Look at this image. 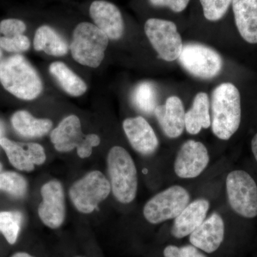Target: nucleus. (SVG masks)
Segmentation results:
<instances>
[{
	"instance_id": "obj_4",
	"label": "nucleus",
	"mask_w": 257,
	"mask_h": 257,
	"mask_svg": "<svg viewBox=\"0 0 257 257\" xmlns=\"http://www.w3.org/2000/svg\"><path fill=\"white\" fill-rule=\"evenodd\" d=\"M109 40L94 24L79 23L74 28L69 47L72 58L83 66L96 68L104 60Z\"/></svg>"
},
{
	"instance_id": "obj_19",
	"label": "nucleus",
	"mask_w": 257,
	"mask_h": 257,
	"mask_svg": "<svg viewBox=\"0 0 257 257\" xmlns=\"http://www.w3.org/2000/svg\"><path fill=\"white\" fill-rule=\"evenodd\" d=\"M235 23L240 35L250 44H257V0H233Z\"/></svg>"
},
{
	"instance_id": "obj_18",
	"label": "nucleus",
	"mask_w": 257,
	"mask_h": 257,
	"mask_svg": "<svg viewBox=\"0 0 257 257\" xmlns=\"http://www.w3.org/2000/svg\"><path fill=\"white\" fill-rule=\"evenodd\" d=\"M86 138L87 135L83 133L80 119L74 114L62 119L50 135L55 150L60 152H68L79 148Z\"/></svg>"
},
{
	"instance_id": "obj_27",
	"label": "nucleus",
	"mask_w": 257,
	"mask_h": 257,
	"mask_svg": "<svg viewBox=\"0 0 257 257\" xmlns=\"http://www.w3.org/2000/svg\"><path fill=\"white\" fill-rule=\"evenodd\" d=\"M233 0H200L204 15L209 21H218L226 14Z\"/></svg>"
},
{
	"instance_id": "obj_34",
	"label": "nucleus",
	"mask_w": 257,
	"mask_h": 257,
	"mask_svg": "<svg viewBox=\"0 0 257 257\" xmlns=\"http://www.w3.org/2000/svg\"><path fill=\"white\" fill-rule=\"evenodd\" d=\"M11 257H35L26 252H17Z\"/></svg>"
},
{
	"instance_id": "obj_33",
	"label": "nucleus",
	"mask_w": 257,
	"mask_h": 257,
	"mask_svg": "<svg viewBox=\"0 0 257 257\" xmlns=\"http://www.w3.org/2000/svg\"><path fill=\"white\" fill-rule=\"evenodd\" d=\"M251 151H252L253 157L257 162V133L251 140Z\"/></svg>"
},
{
	"instance_id": "obj_2",
	"label": "nucleus",
	"mask_w": 257,
	"mask_h": 257,
	"mask_svg": "<svg viewBox=\"0 0 257 257\" xmlns=\"http://www.w3.org/2000/svg\"><path fill=\"white\" fill-rule=\"evenodd\" d=\"M0 83L8 92L23 100H33L43 90L36 69L20 55L11 56L0 62Z\"/></svg>"
},
{
	"instance_id": "obj_10",
	"label": "nucleus",
	"mask_w": 257,
	"mask_h": 257,
	"mask_svg": "<svg viewBox=\"0 0 257 257\" xmlns=\"http://www.w3.org/2000/svg\"><path fill=\"white\" fill-rule=\"evenodd\" d=\"M209 162L207 147L201 142L190 140L179 149L174 168L176 175L180 178H196L207 168Z\"/></svg>"
},
{
	"instance_id": "obj_14",
	"label": "nucleus",
	"mask_w": 257,
	"mask_h": 257,
	"mask_svg": "<svg viewBox=\"0 0 257 257\" xmlns=\"http://www.w3.org/2000/svg\"><path fill=\"white\" fill-rule=\"evenodd\" d=\"M224 220L218 213L214 212L189 235V241L204 252L214 253L224 241Z\"/></svg>"
},
{
	"instance_id": "obj_5",
	"label": "nucleus",
	"mask_w": 257,
	"mask_h": 257,
	"mask_svg": "<svg viewBox=\"0 0 257 257\" xmlns=\"http://www.w3.org/2000/svg\"><path fill=\"white\" fill-rule=\"evenodd\" d=\"M228 202L238 215L247 219L257 216V185L249 174L243 170L230 172L226 180Z\"/></svg>"
},
{
	"instance_id": "obj_9",
	"label": "nucleus",
	"mask_w": 257,
	"mask_h": 257,
	"mask_svg": "<svg viewBox=\"0 0 257 257\" xmlns=\"http://www.w3.org/2000/svg\"><path fill=\"white\" fill-rule=\"evenodd\" d=\"M145 31L160 58L167 62L179 58L183 43L175 23L161 19H149L145 25Z\"/></svg>"
},
{
	"instance_id": "obj_24",
	"label": "nucleus",
	"mask_w": 257,
	"mask_h": 257,
	"mask_svg": "<svg viewBox=\"0 0 257 257\" xmlns=\"http://www.w3.org/2000/svg\"><path fill=\"white\" fill-rule=\"evenodd\" d=\"M134 105L145 114L155 112L157 106V90L155 84L150 82L139 84L132 94Z\"/></svg>"
},
{
	"instance_id": "obj_6",
	"label": "nucleus",
	"mask_w": 257,
	"mask_h": 257,
	"mask_svg": "<svg viewBox=\"0 0 257 257\" xmlns=\"http://www.w3.org/2000/svg\"><path fill=\"white\" fill-rule=\"evenodd\" d=\"M111 191L110 182L99 171H92L72 184L69 197L79 212H93Z\"/></svg>"
},
{
	"instance_id": "obj_37",
	"label": "nucleus",
	"mask_w": 257,
	"mask_h": 257,
	"mask_svg": "<svg viewBox=\"0 0 257 257\" xmlns=\"http://www.w3.org/2000/svg\"><path fill=\"white\" fill-rule=\"evenodd\" d=\"M2 55H3V54H2V51L0 50V60H1Z\"/></svg>"
},
{
	"instance_id": "obj_16",
	"label": "nucleus",
	"mask_w": 257,
	"mask_h": 257,
	"mask_svg": "<svg viewBox=\"0 0 257 257\" xmlns=\"http://www.w3.org/2000/svg\"><path fill=\"white\" fill-rule=\"evenodd\" d=\"M155 115L159 124L169 138H179L185 127V111L183 103L178 96H170L165 104L157 105Z\"/></svg>"
},
{
	"instance_id": "obj_12",
	"label": "nucleus",
	"mask_w": 257,
	"mask_h": 257,
	"mask_svg": "<svg viewBox=\"0 0 257 257\" xmlns=\"http://www.w3.org/2000/svg\"><path fill=\"white\" fill-rule=\"evenodd\" d=\"M0 145L10 163L19 170L31 172L35 165H41L46 160L45 150L39 144L18 143L3 138Z\"/></svg>"
},
{
	"instance_id": "obj_20",
	"label": "nucleus",
	"mask_w": 257,
	"mask_h": 257,
	"mask_svg": "<svg viewBox=\"0 0 257 257\" xmlns=\"http://www.w3.org/2000/svg\"><path fill=\"white\" fill-rule=\"evenodd\" d=\"M209 107L210 102L207 93H198L193 101L192 107L185 113L184 122L187 133L192 135H197L202 128L211 126Z\"/></svg>"
},
{
	"instance_id": "obj_1",
	"label": "nucleus",
	"mask_w": 257,
	"mask_h": 257,
	"mask_svg": "<svg viewBox=\"0 0 257 257\" xmlns=\"http://www.w3.org/2000/svg\"><path fill=\"white\" fill-rule=\"evenodd\" d=\"M211 128L216 138L229 140L241 123V97L237 88L231 83L221 84L211 95Z\"/></svg>"
},
{
	"instance_id": "obj_32",
	"label": "nucleus",
	"mask_w": 257,
	"mask_h": 257,
	"mask_svg": "<svg viewBox=\"0 0 257 257\" xmlns=\"http://www.w3.org/2000/svg\"><path fill=\"white\" fill-rule=\"evenodd\" d=\"M155 7H167L175 13H181L187 8L190 0H149Z\"/></svg>"
},
{
	"instance_id": "obj_36",
	"label": "nucleus",
	"mask_w": 257,
	"mask_h": 257,
	"mask_svg": "<svg viewBox=\"0 0 257 257\" xmlns=\"http://www.w3.org/2000/svg\"><path fill=\"white\" fill-rule=\"evenodd\" d=\"M2 170H3V165L0 163V172H1Z\"/></svg>"
},
{
	"instance_id": "obj_23",
	"label": "nucleus",
	"mask_w": 257,
	"mask_h": 257,
	"mask_svg": "<svg viewBox=\"0 0 257 257\" xmlns=\"http://www.w3.org/2000/svg\"><path fill=\"white\" fill-rule=\"evenodd\" d=\"M49 70L62 89L69 95L80 96L87 92V84L63 62H53L50 64Z\"/></svg>"
},
{
	"instance_id": "obj_17",
	"label": "nucleus",
	"mask_w": 257,
	"mask_h": 257,
	"mask_svg": "<svg viewBox=\"0 0 257 257\" xmlns=\"http://www.w3.org/2000/svg\"><path fill=\"white\" fill-rule=\"evenodd\" d=\"M209 207L210 204L205 199L191 202L175 218L171 234L176 239H182L192 234L205 220Z\"/></svg>"
},
{
	"instance_id": "obj_3",
	"label": "nucleus",
	"mask_w": 257,
	"mask_h": 257,
	"mask_svg": "<svg viewBox=\"0 0 257 257\" xmlns=\"http://www.w3.org/2000/svg\"><path fill=\"white\" fill-rule=\"evenodd\" d=\"M111 192L116 200L130 204L138 192V171L131 155L124 148L113 147L107 156Z\"/></svg>"
},
{
	"instance_id": "obj_11",
	"label": "nucleus",
	"mask_w": 257,
	"mask_h": 257,
	"mask_svg": "<svg viewBox=\"0 0 257 257\" xmlns=\"http://www.w3.org/2000/svg\"><path fill=\"white\" fill-rule=\"evenodd\" d=\"M42 202L38 214L44 224L51 229H57L65 219V198L63 187L58 181H51L41 188Z\"/></svg>"
},
{
	"instance_id": "obj_13",
	"label": "nucleus",
	"mask_w": 257,
	"mask_h": 257,
	"mask_svg": "<svg viewBox=\"0 0 257 257\" xmlns=\"http://www.w3.org/2000/svg\"><path fill=\"white\" fill-rule=\"evenodd\" d=\"M89 15L94 25L109 37L118 40L124 32V23L119 8L110 2L95 0L89 6Z\"/></svg>"
},
{
	"instance_id": "obj_31",
	"label": "nucleus",
	"mask_w": 257,
	"mask_h": 257,
	"mask_svg": "<svg viewBox=\"0 0 257 257\" xmlns=\"http://www.w3.org/2000/svg\"><path fill=\"white\" fill-rule=\"evenodd\" d=\"M100 138L94 134L87 135L84 143L77 149V155L81 158H87L92 155L93 147L98 146L100 144Z\"/></svg>"
},
{
	"instance_id": "obj_15",
	"label": "nucleus",
	"mask_w": 257,
	"mask_h": 257,
	"mask_svg": "<svg viewBox=\"0 0 257 257\" xmlns=\"http://www.w3.org/2000/svg\"><path fill=\"white\" fill-rule=\"evenodd\" d=\"M123 128L130 145L139 153L149 156L156 152L158 138L151 125L143 116L124 119Z\"/></svg>"
},
{
	"instance_id": "obj_7",
	"label": "nucleus",
	"mask_w": 257,
	"mask_h": 257,
	"mask_svg": "<svg viewBox=\"0 0 257 257\" xmlns=\"http://www.w3.org/2000/svg\"><path fill=\"white\" fill-rule=\"evenodd\" d=\"M190 195L184 187L174 185L148 201L144 207L145 219L152 224L175 219L189 204Z\"/></svg>"
},
{
	"instance_id": "obj_8",
	"label": "nucleus",
	"mask_w": 257,
	"mask_h": 257,
	"mask_svg": "<svg viewBox=\"0 0 257 257\" xmlns=\"http://www.w3.org/2000/svg\"><path fill=\"white\" fill-rule=\"evenodd\" d=\"M178 59L183 68L198 78H214L222 69L223 61L219 54L202 44L183 45Z\"/></svg>"
},
{
	"instance_id": "obj_25",
	"label": "nucleus",
	"mask_w": 257,
	"mask_h": 257,
	"mask_svg": "<svg viewBox=\"0 0 257 257\" xmlns=\"http://www.w3.org/2000/svg\"><path fill=\"white\" fill-rule=\"evenodd\" d=\"M22 215L19 212H0V231L10 244H14L18 239L21 227Z\"/></svg>"
},
{
	"instance_id": "obj_28",
	"label": "nucleus",
	"mask_w": 257,
	"mask_h": 257,
	"mask_svg": "<svg viewBox=\"0 0 257 257\" xmlns=\"http://www.w3.org/2000/svg\"><path fill=\"white\" fill-rule=\"evenodd\" d=\"M0 47L9 52H26L30 47V39L21 35L13 37H0Z\"/></svg>"
},
{
	"instance_id": "obj_21",
	"label": "nucleus",
	"mask_w": 257,
	"mask_h": 257,
	"mask_svg": "<svg viewBox=\"0 0 257 257\" xmlns=\"http://www.w3.org/2000/svg\"><path fill=\"white\" fill-rule=\"evenodd\" d=\"M34 48L37 52H44L48 55L60 57L69 52L68 44L55 29L42 25L35 32Z\"/></svg>"
},
{
	"instance_id": "obj_29",
	"label": "nucleus",
	"mask_w": 257,
	"mask_h": 257,
	"mask_svg": "<svg viewBox=\"0 0 257 257\" xmlns=\"http://www.w3.org/2000/svg\"><path fill=\"white\" fill-rule=\"evenodd\" d=\"M163 255L164 257H207L192 244L182 246L168 245L164 249Z\"/></svg>"
},
{
	"instance_id": "obj_22",
	"label": "nucleus",
	"mask_w": 257,
	"mask_h": 257,
	"mask_svg": "<svg viewBox=\"0 0 257 257\" xmlns=\"http://www.w3.org/2000/svg\"><path fill=\"white\" fill-rule=\"evenodd\" d=\"M12 124L15 131L27 138H42L52 127V121L49 119H38L28 111L20 110L12 116Z\"/></svg>"
},
{
	"instance_id": "obj_26",
	"label": "nucleus",
	"mask_w": 257,
	"mask_h": 257,
	"mask_svg": "<svg viewBox=\"0 0 257 257\" xmlns=\"http://www.w3.org/2000/svg\"><path fill=\"white\" fill-rule=\"evenodd\" d=\"M28 183L23 176L15 172L0 174V190L9 193L15 197H22L26 194Z\"/></svg>"
},
{
	"instance_id": "obj_35",
	"label": "nucleus",
	"mask_w": 257,
	"mask_h": 257,
	"mask_svg": "<svg viewBox=\"0 0 257 257\" xmlns=\"http://www.w3.org/2000/svg\"><path fill=\"white\" fill-rule=\"evenodd\" d=\"M5 134V125L3 124V121L0 120V140L1 139L4 138Z\"/></svg>"
},
{
	"instance_id": "obj_30",
	"label": "nucleus",
	"mask_w": 257,
	"mask_h": 257,
	"mask_svg": "<svg viewBox=\"0 0 257 257\" xmlns=\"http://www.w3.org/2000/svg\"><path fill=\"white\" fill-rule=\"evenodd\" d=\"M25 23L18 19H6L0 23V35L5 37H13L23 35L26 31Z\"/></svg>"
}]
</instances>
